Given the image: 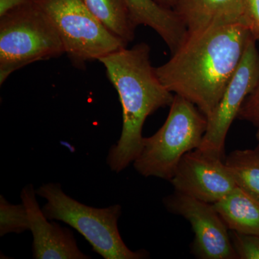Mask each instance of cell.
<instances>
[{"label": "cell", "mask_w": 259, "mask_h": 259, "mask_svg": "<svg viewBox=\"0 0 259 259\" xmlns=\"http://www.w3.org/2000/svg\"><path fill=\"white\" fill-rule=\"evenodd\" d=\"M238 117L249 121L259 127V80L254 90L247 97L241 107Z\"/></svg>", "instance_id": "ac0fdd59"}, {"label": "cell", "mask_w": 259, "mask_h": 259, "mask_svg": "<svg viewBox=\"0 0 259 259\" xmlns=\"http://www.w3.org/2000/svg\"><path fill=\"white\" fill-rule=\"evenodd\" d=\"M252 37L242 23L188 35L169 61L155 71L168 91L192 102L207 118L222 98Z\"/></svg>", "instance_id": "6da1fadb"}, {"label": "cell", "mask_w": 259, "mask_h": 259, "mask_svg": "<svg viewBox=\"0 0 259 259\" xmlns=\"http://www.w3.org/2000/svg\"><path fill=\"white\" fill-rule=\"evenodd\" d=\"M64 54L59 32L35 2L0 17V84L27 65Z\"/></svg>", "instance_id": "277c9868"}, {"label": "cell", "mask_w": 259, "mask_h": 259, "mask_svg": "<svg viewBox=\"0 0 259 259\" xmlns=\"http://www.w3.org/2000/svg\"><path fill=\"white\" fill-rule=\"evenodd\" d=\"M230 236L238 258L259 259V236L231 231Z\"/></svg>", "instance_id": "e0dca14e"}, {"label": "cell", "mask_w": 259, "mask_h": 259, "mask_svg": "<svg viewBox=\"0 0 259 259\" xmlns=\"http://www.w3.org/2000/svg\"><path fill=\"white\" fill-rule=\"evenodd\" d=\"M168 210L187 219L194 233L192 251L201 259H236L228 228L213 204L175 192L164 199Z\"/></svg>", "instance_id": "ba28073f"}, {"label": "cell", "mask_w": 259, "mask_h": 259, "mask_svg": "<svg viewBox=\"0 0 259 259\" xmlns=\"http://www.w3.org/2000/svg\"><path fill=\"white\" fill-rule=\"evenodd\" d=\"M213 205L228 230L259 236V202L240 187Z\"/></svg>", "instance_id": "4fadbf2b"}, {"label": "cell", "mask_w": 259, "mask_h": 259, "mask_svg": "<svg viewBox=\"0 0 259 259\" xmlns=\"http://www.w3.org/2000/svg\"><path fill=\"white\" fill-rule=\"evenodd\" d=\"M30 230L28 212L23 202L19 204L10 203L0 197V236L8 233H23Z\"/></svg>", "instance_id": "2e32d148"}, {"label": "cell", "mask_w": 259, "mask_h": 259, "mask_svg": "<svg viewBox=\"0 0 259 259\" xmlns=\"http://www.w3.org/2000/svg\"><path fill=\"white\" fill-rule=\"evenodd\" d=\"M99 61L122 107V134L107 159L112 171L119 173L139 157L145 120L158 109L170 106L175 95L158 79L150 61L149 46L145 42L123 48Z\"/></svg>", "instance_id": "7a4b0ae2"}, {"label": "cell", "mask_w": 259, "mask_h": 259, "mask_svg": "<svg viewBox=\"0 0 259 259\" xmlns=\"http://www.w3.org/2000/svg\"><path fill=\"white\" fill-rule=\"evenodd\" d=\"M83 5L116 37L126 44L132 41L137 25L125 0H81Z\"/></svg>", "instance_id": "5bb4252c"}, {"label": "cell", "mask_w": 259, "mask_h": 259, "mask_svg": "<svg viewBox=\"0 0 259 259\" xmlns=\"http://www.w3.org/2000/svg\"><path fill=\"white\" fill-rule=\"evenodd\" d=\"M36 194L47 199L42 210L48 219L62 221L74 228L104 258H147L146 250L133 251L122 241L117 226L121 215L119 204L102 209L90 207L65 194L58 183L42 185Z\"/></svg>", "instance_id": "5b68a950"}, {"label": "cell", "mask_w": 259, "mask_h": 259, "mask_svg": "<svg viewBox=\"0 0 259 259\" xmlns=\"http://www.w3.org/2000/svg\"><path fill=\"white\" fill-rule=\"evenodd\" d=\"M245 25L253 38L259 40V0H242Z\"/></svg>", "instance_id": "d6986e66"}, {"label": "cell", "mask_w": 259, "mask_h": 259, "mask_svg": "<svg viewBox=\"0 0 259 259\" xmlns=\"http://www.w3.org/2000/svg\"><path fill=\"white\" fill-rule=\"evenodd\" d=\"M34 2L35 0H0V17Z\"/></svg>", "instance_id": "ffe728a7"}, {"label": "cell", "mask_w": 259, "mask_h": 259, "mask_svg": "<svg viewBox=\"0 0 259 259\" xmlns=\"http://www.w3.org/2000/svg\"><path fill=\"white\" fill-rule=\"evenodd\" d=\"M154 1L163 8L173 10H175L177 4V0H154Z\"/></svg>", "instance_id": "44dd1931"}, {"label": "cell", "mask_w": 259, "mask_h": 259, "mask_svg": "<svg viewBox=\"0 0 259 259\" xmlns=\"http://www.w3.org/2000/svg\"><path fill=\"white\" fill-rule=\"evenodd\" d=\"M125 2L136 25L150 27L157 32L172 54L187 40V28L175 10L163 8L154 0Z\"/></svg>", "instance_id": "7c38bea8"}, {"label": "cell", "mask_w": 259, "mask_h": 259, "mask_svg": "<svg viewBox=\"0 0 259 259\" xmlns=\"http://www.w3.org/2000/svg\"><path fill=\"white\" fill-rule=\"evenodd\" d=\"M175 11L188 35L221 25H245L242 0H177Z\"/></svg>", "instance_id": "8fae6325"}, {"label": "cell", "mask_w": 259, "mask_h": 259, "mask_svg": "<svg viewBox=\"0 0 259 259\" xmlns=\"http://www.w3.org/2000/svg\"><path fill=\"white\" fill-rule=\"evenodd\" d=\"M252 37L247 45L236 72L227 85L222 98L207 117V127L197 149L206 154L224 158L227 134L238 117L247 97L254 90L259 80V52Z\"/></svg>", "instance_id": "52a82bcc"}, {"label": "cell", "mask_w": 259, "mask_h": 259, "mask_svg": "<svg viewBox=\"0 0 259 259\" xmlns=\"http://www.w3.org/2000/svg\"><path fill=\"white\" fill-rule=\"evenodd\" d=\"M207 127L206 116L187 99L175 95L166 122L144 138L134 168L142 176L170 181L182 158L200 146Z\"/></svg>", "instance_id": "3957f363"}, {"label": "cell", "mask_w": 259, "mask_h": 259, "mask_svg": "<svg viewBox=\"0 0 259 259\" xmlns=\"http://www.w3.org/2000/svg\"><path fill=\"white\" fill-rule=\"evenodd\" d=\"M36 191L32 185L22 190V202L28 212L30 231L33 237L32 257L35 259H88L76 244L73 233L68 228L48 221L39 207Z\"/></svg>", "instance_id": "30bf717a"}, {"label": "cell", "mask_w": 259, "mask_h": 259, "mask_svg": "<svg viewBox=\"0 0 259 259\" xmlns=\"http://www.w3.org/2000/svg\"><path fill=\"white\" fill-rule=\"evenodd\" d=\"M225 163L237 187L259 202V147L233 151Z\"/></svg>", "instance_id": "9a60e30c"}, {"label": "cell", "mask_w": 259, "mask_h": 259, "mask_svg": "<svg viewBox=\"0 0 259 259\" xmlns=\"http://www.w3.org/2000/svg\"><path fill=\"white\" fill-rule=\"evenodd\" d=\"M170 182L175 192L211 204L221 200L237 187L223 158L198 149L182 158Z\"/></svg>", "instance_id": "9c48e42d"}, {"label": "cell", "mask_w": 259, "mask_h": 259, "mask_svg": "<svg viewBox=\"0 0 259 259\" xmlns=\"http://www.w3.org/2000/svg\"><path fill=\"white\" fill-rule=\"evenodd\" d=\"M256 138L257 139H258V141H259V127H258V131H257Z\"/></svg>", "instance_id": "7402d4cb"}, {"label": "cell", "mask_w": 259, "mask_h": 259, "mask_svg": "<svg viewBox=\"0 0 259 259\" xmlns=\"http://www.w3.org/2000/svg\"><path fill=\"white\" fill-rule=\"evenodd\" d=\"M54 23L74 66L83 68L87 62L127 47L86 8L81 0H35Z\"/></svg>", "instance_id": "8992f818"}]
</instances>
